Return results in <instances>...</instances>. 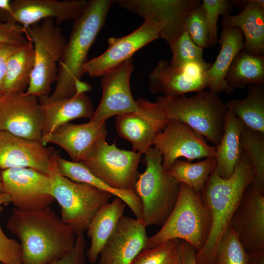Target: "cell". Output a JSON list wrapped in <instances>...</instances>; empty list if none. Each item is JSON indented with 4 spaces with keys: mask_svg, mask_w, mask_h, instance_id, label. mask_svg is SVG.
Returning a JSON list of instances; mask_svg holds the SVG:
<instances>
[{
    "mask_svg": "<svg viewBox=\"0 0 264 264\" xmlns=\"http://www.w3.org/2000/svg\"><path fill=\"white\" fill-rule=\"evenodd\" d=\"M56 152L41 141L30 140L0 131V169L29 168L47 175Z\"/></svg>",
    "mask_w": 264,
    "mask_h": 264,
    "instance_id": "obj_19",
    "label": "cell"
},
{
    "mask_svg": "<svg viewBox=\"0 0 264 264\" xmlns=\"http://www.w3.org/2000/svg\"><path fill=\"white\" fill-rule=\"evenodd\" d=\"M123 8L163 25L159 38L169 45L185 30L190 11L201 3L200 0H117Z\"/></svg>",
    "mask_w": 264,
    "mask_h": 264,
    "instance_id": "obj_12",
    "label": "cell"
},
{
    "mask_svg": "<svg viewBox=\"0 0 264 264\" xmlns=\"http://www.w3.org/2000/svg\"><path fill=\"white\" fill-rule=\"evenodd\" d=\"M155 103L168 122L188 125L210 143L219 145L224 132L228 110L218 94L202 90L192 97L160 96Z\"/></svg>",
    "mask_w": 264,
    "mask_h": 264,
    "instance_id": "obj_4",
    "label": "cell"
},
{
    "mask_svg": "<svg viewBox=\"0 0 264 264\" xmlns=\"http://www.w3.org/2000/svg\"><path fill=\"white\" fill-rule=\"evenodd\" d=\"M240 140L253 168L254 179L252 183L264 193V133L243 125Z\"/></svg>",
    "mask_w": 264,
    "mask_h": 264,
    "instance_id": "obj_33",
    "label": "cell"
},
{
    "mask_svg": "<svg viewBox=\"0 0 264 264\" xmlns=\"http://www.w3.org/2000/svg\"><path fill=\"white\" fill-rule=\"evenodd\" d=\"M253 2L257 4L264 7V0H252Z\"/></svg>",
    "mask_w": 264,
    "mask_h": 264,
    "instance_id": "obj_48",
    "label": "cell"
},
{
    "mask_svg": "<svg viewBox=\"0 0 264 264\" xmlns=\"http://www.w3.org/2000/svg\"><path fill=\"white\" fill-rule=\"evenodd\" d=\"M163 25L151 21L143 23L130 34L108 40V48L100 55L92 58L83 66L84 74L91 77L102 76L106 72L132 58L137 50L159 38Z\"/></svg>",
    "mask_w": 264,
    "mask_h": 264,
    "instance_id": "obj_14",
    "label": "cell"
},
{
    "mask_svg": "<svg viewBox=\"0 0 264 264\" xmlns=\"http://www.w3.org/2000/svg\"><path fill=\"white\" fill-rule=\"evenodd\" d=\"M134 69L131 58L102 76V98L90 120L106 121L113 116L141 111L130 88V77Z\"/></svg>",
    "mask_w": 264,
    "mask_h": 264,
    "instance_id": "obj_13",
    "label": "cell"
},
{
    "mask_svg": "<svg viewBox=\"0 0 264 264\" xmlns=\"http://www.w3.org/2000/svg\"><path fill=\"white\" fill-rule=\"evenodd\" d=\"M226 94L237 88L264 83V55H255L244 49L235 58L225 75Z\"/></svg>",
    "mask_w": 264,
    "mask_h": 264,
    "instance_id": "obj_30",
    "label": "cell"
},
{
    "mask_svg": "<svg viewBox=\"0 0 264 264\" xmlns=\"http://www.w3.org/2000/svg\"><path fill=\"white\" fill-rule=\"evenodd\" d=\"M56 162L59 173L64 176L76 182L88 184L121 198L130 208L136 218L141 219V202L134 190L114 189L92 174L81 162L66 160L58 153L56 156Z\"/></svg>",
    "mask_w": 264,
    "mask_h": 264,
    "instance_id": "obj_26",
    "label": "cell"
},
{
    "mask_svg": "<svg viewBox=\"0 0 264 264\" xmlns=\"http://www.w3.org/2000/svg\"><path fill=\"white\" fill-rule=\"evenodd\" d=\"M87 0H14L6 21L18 23L24 28L41 20L53 19L57 25L75 19L84 10Z\"/></svg>",
    "mask_w": 264,
    "mask_h": 264,
    "instance_id": "obj_20",
    "label": "cell"
},
{
    "mask_svg": "<svg viewBox=\"0 0 264 264\" xmlns=\"http://www.w3.org/2000/svg\"><path fill=\"white\" fill-rule=\"evenodd\" d=\"M136 101L141 111L117 115L115 125L119 136L142 154L152 147L155 136L169 122L156 103L144 98Z\"/></svg>",
    "mask_w": 264,
    "mask_h": 264,
    "instance_id": "obj_16",
    "label": "cell"
},
{
    "mask_svg": "<svg viewBox=\"0 0 264 264\" xmlns=\"http://www.w3.org/2000/svg\"><path fill=\"white\" fill-rule=\"evenodd\" d=\"M247 253L248 264H264V250Z\"/></svg>",
    "mask_w": 264,
    "mask_h": 264,
    "instance_id": "obj_44",
    "label": "cell"
},
{
    "mask_svg": "<svg viewBox=\"0 0 264 264\" xmlns=\"http://www.w3.org/2000/svg\"><path fill=\"white\" fill-rule=\"evenodd\" d=\"M254 179L249 158L243 150L231 177H220L214 169L200 192L209 210L212 224L209 236L196 254L198 264H214L219 242L230 224L232 217L248 186Z\"/></svg>",
    "mask_w": 264,
    "mask_h": 264,
    "instance_id": "obj_2",
    "label": "cell"
},
{
    "mask_svg": "<svg viewBox=\"0 0 264 264\" xmlns=\"http://www.w3.org/2000/svg\"><path fill=\"white\" fill-rule=\"evenodd\" d=\"M4 209L0 207V216ZM0 263L3 264H22L21 245L16 240L4 233L0 224Z\"/></svg>",
    "mask_w": 264,
    "mask_h": 264,
    "instance_id": "obj_39",
    "label": "cell"
},
{
    "mask_svg": "<svg viewBox=\"0 0 264 264\" xmlns=\"http://www.w3.org/2000/svg\"><path fill=\"white\" fill-rule=\"evenodd\" d=\"M10 203L9 196L4 192L0 193V207L2 205Z\"/></svg>",
    "mask_w": 264,
    "mask_h": 264,
    "instance_id": "obj_47",
    "label": "cell"
},
{
    "mask_svg": "<svg viewBox=\"0 0 264 264\" xmlns=\"http://www.w3.org/2000/svg\"><path fill=\"white\" fill-rule=\"evenodd\" d=\"M2 44H0V47Z\"/></svg>",
    "mask_w": 264,
    "mask_h": 264,
    "instance_id": "obj_51",
    "label": "cell"
},
{
    "mask_svg": "<svg viewBox=\"0 0 264 264\" xmlns=\"http://www.w3.org/2000/svg\"><path fill=\"white\" fill-rule=\"evenodd\" d=\"M212 224L209 210L196 193L180 183L176 204L160 229L149 237L147 248H154L166 241L178 239L191 244L198 251L205 243Z\"/></svg>",
    "mask_w": 264,
    "mask_h": 264,
    "instance_id": "obj_5",
    "label": "cell"
},
{
    "mask_svg": "<svg viewBox=\"0 0 264 264\" xmlns=\"http://www.w3.org/2000/svg\"><path fill=\"white\" fill-rule=\"evenodd\" d=\"M34 64V48L29 40L19 46L9 59L1 96L25 92L30 81Z\"/></svg>",
    "mask_w": 264,
    "mask_h": 264,
    "instance_id": "obj_29",
    "label": "cell"
},
{
    "mask_svg": "<svg viewBox=\"0 0 264 264\" xmlns=\"http://www.w3.org/2000/svg\"><path fill=\"white\" fill-rule=\"evenodd\" d=\"M218 41L220 46L219 53L206 73L207 87L218 94L226 90L225 75L235 58L244 46L243 34L236 27H223Z\"/></svg>",
    "mask_w": 264,
    "mask_h": 264,
    "instance_id": "obj_25",
    "label": "cell"
},
{
    "mask_svg": "<svg viewBox=\"0 0 264 264\" xmlns=\"http://www.w3.org/2000/svg\"><path fill=\"white\" fill-rule=\"evenodd\" d=\"M233 2L227 0H203L201 2L209 29V46L216 45L218 41L217 23L219 17L230 14Z\"/></svg>",
    "mask_w": 264,
    "mask_h": 264,
    "instance_id": "obj_38",
    "label": "cell"
},
{
    "mask_svg": "<svg viewBox=\"0 0 264 264\" xmlns=\"http://www.w3.org/2000/svg\"><path fill=\"white\" fill-rule=\"evenodd\" d=\"M141 154L100 140L81 162L95 176L118 190H133Z\"/></svg>",
    "mask_w": 264,
    "mask_h": 264,
    "instance_id": "obj_9",
    "label": "cell"
},
{
    "mask_svg": "<svg viewBox=\"0 0 264 264\" xmlns=\"http://www.w3.org/2000/svg\"><path fill=\"white\" fill-rule=\"evenodd\" d=\"M115 2L113 0H90L82 12L73 20L69 40L59 62L52 100L73 96L75 84L84 74L89 50L105 25L108 12Z\"/></svg>",
    "mask_w": 264,
    "mask_h": 264,
    "instance_id": "obj_3",
    "label": "cell"
},
{
    "mask_svg": "<svg viewBox=\"0 0 264 264\" xmlns=\"http://www.w3.org/2000/svg\"><path fill=\"white\" fill-rule=\"evenodd\" d=\"M262 85H250L246 96L226 104L228 110L248 128L264 133V88Z\"/></svg>",
    "mask_w": 264,
    "mask_h": 264,
    "instance_id": "obj_31",
    "label": "cell"
},
{
    "mask_svg": "<svg viewBox=\"0 0 264 264\" xmlns=\"http://www.w3.org/2000/svg\"><path fill=\"white\" fill-rule=\"evenodd\" d=\"M145 171L138 175L133 190L142 206L141 220L148 226L162 225L177 199L180 183L162 167V155L155 147L144 154Z\"/></svg>",
    "mask_w": 264,
    "mask_h": 264,
    "instance_id": "obj_6",
    "label": "cell"
},
{
    "mask_svg": "<svg viewBox=\"0 0 264 264\" xmlns=\"http://www.w3.org/2000/svg\"><path fill=\"white\" fill-rule=\"evenodd\" d=\"M0 264H2L1 263H0Z\"/></svg>",
    "mask_w": 264,
    "mask_h": 264,
    "instance_id": "obj_52",
    "label": "cell"
},
{
    "mask_svg": "<svg viewBox=\"0 0 264 264\" xmlns=\"http://www.w3.org/2000/svg\"><path fill=\"white\" fill-rule=\"evenodd\" d=\"M153 145L162 154L165 171L180 157L190 161L215 158L217 149L208 144L199 133L177 121L169 122L156 135Z\"/></svg>",
    "mask_w": 264,
    "mask_h": 264,
    "instance_id": "obj_11",
    "label": "cell"
},
{
    "mask_svg": "<svg viewBox=\"0 0 264 264\" xmlns=\"http://www.w3.org/2000/svg\"><path fill=\"white\" fill-rule=\"evenodd\" d=\"M181 264H198L195 248L189 243L179 240Z\"/></svg>",
    "mask_w": 264,
    "mask_h": 264,
    "instance_id": "obj_43",
    "label": "cell"
},
{
    "mask_svg": "<svg viewBox=\"0 0 264 264\" xmlns=\"http://www.w3.org/2000/svg\"><path fill=\"white\" fill-rule=\"evenodd\" d=\"M19 46L3 44L0 47V94L1 95L9 58Z\"/></svg>",
    "mask_w": 264,
    "mask_h": 264,
    "instance_id": "obj_42",
    "label": "cell"
},
{
    "mask_svg": "<svg viewBox=\"0 0 264 264\" xmlns=\"http://www.w3.org/2000/svg\"><path fill=\"white\" fill-rule=\"evenodd\" d=\"M215 167V158H206L198 162L177 159L165 172L179 183L199 193Z\"/></svg>",
    "mask_w": 264,
    "mask_h": 264,
    "instance_id": "obj_32",
    "label": "cell"
},
{
    "mask_svg": "<svg viewBox=\"0 0 264 264\" xmlns=\"http://www.w3.org/2000/svg\"><path fill=\"white\" fill-rule=\"evenodd\" d=\"M0 10L7 14L11 13V0H0Z\"/></svg>",
    "mask_w": 264,
    "mask_h": 264,
    "instance_id": "obj_46",
    "label": "cell"
},
{
    "mask_svg": "<svg viewBox=\"0 0 264 264\" xmlns=\"http://www.w3.org/2000/svg\"><path fill=\"white\" fill-rule=\"evenodd\" d=\"M25 30L34 52V68L25 93L38 98L48 96L51 85L56 81L58 64L66 39L53 19L44 20Z\"/></svg>",
    "mask_w": 264,
    "mask_h": 264,
    "instance_id": "obj_8",
    "label": "cell"
},
{
    "mask_svg": "<svg viewBox=\"0 0 264 264\" xmlns=\"http://www.w3.org/2000/svg\"><path fill=\"white\" fill-rule=\"evenodd\" d=\"M75 88L76 93H85L91 89V87L89 84L82 80H80L76 83Z\"/></svg>",
    "mask_w": 264,
    "mask_h": 264,
    "instance_id": "obj_45",
    "label": "cell"
},
{
    "mask_svg": "<svg viewBox=\"0 0 264 264\" xmlns=\"http://www.w3.org/2000/svg\"><path fill=\"white\" fill-rule=\"evenodd\" d=\"M169 46L172 53L170 63L174 67H180L189 63H207L203 59V48L197 45L185 30Z\"/></svg>",
    "mask_w": 264,
    "mask_h": 264,
    "instance_id": "obj_36",
    "label": "cell"
},
{
    "mask_svg": "<svg viewBox=\"0 0 264 264\" xmlns=\"http://www.w3.org/2000/svg\"><path fill=\"white\" fill-rule=\"evenodd\" d=\"M107 134L106 121L90 120L79 124L66 123L43 136L41 141L44 145L49 143L57 145L66 151L72 161L82 162Z\"/></svg>",
    "mask_w": 264,
    "mask_h": 264,
    "instance_id": "obj_21",
    "label": "cell"
},
{
    "mask_svg": "<svg viewBox=\"0 0 264 264\" xmlns=\"http://www.w3.org/2000/svg\"><path fill=\"white\" fill-rule=\"evenodd\" d=\"M2 98V96L0 94V100Z\"/></svg>",
    "mask_w": 264,
    "mask_h": 264,
    "instance_id": "obj_50",
    "label": "cell"
},
{
    "mask_svg": "<svg viewBox=\"0 0 264 264\" xmlns=\"http://www.w3.org/2000/svg\"><path fill=\"white\" fill-rule=\"evenodd\" d=\"M57 153L56 151L47 173L51 181V194L60 206L61 220L72 227L77 235L87 230L96 213L112 195L62 176L56 165Z\"/></svg>",
    "mask_w": 264,
    "mask_h": 264,
    "instance_id": "obj_7",
    "label": "cell"
},
{
    "mask_svg": "<svg viewBox=\"0 0 264 264\" xmlns=\"http://www.w3.org/2000/svg\"><path fill=\"white\" fill-rule=\"evenodd\" d=\"M141 219L123 216L99 255L98 264H131L149 237Z\"/></svg>",
    "mask_w": 264,
    "mask_h": 264,
    "instance_id": "obj_18",
    "label": "cell"
},
{
    "mask_svg": "<svg viewBox=\"0 0 264 264\" xmlns=\"http://www.w3.org/2000/svg\"><path fill=\"white\" fill-rule=\"evenodd\" d=\"M6 227L20 241L22 264H46L62 257L73 247L76 237L50 207L33 211L14 208Z\"/></svg>",
    "mask_w": 264,
    "mask_h": 264,
    "instance_id": "obj_1",
    "label": "cell"
},
{
    "mask_svg": "<svg viewBox=\"0 0 264 264\" xmlns=\"http://www.w3.org/2000/svg\"><path fill=\"white\" fill-rule=\"evenodd\" d=\"M43 124V112L38 97L25 92L2 96L0 131L41 141Z\"/></svg>",
    "mask_w": 264,
    "mask_h": 264,
    "instance_id": "obj_15",
    "label": "cell"
},
{
    "mask_svg": "<svg viewBox=\"0 0 264 264\" xmlns=\"http://www.w3.org/2000/svg\"><path fill=\"white\" fill-rule=\"evenodd\" d=\"M246 1L239 14L222 17L221 26L239 28L244 37V49L253 55H264V7L252 0Z\"/></svg>",
    "mask_w": 264,
    "mask_h": 264,
    "instance_id": "obj_24",
    "label": "cell"
},
{
    "mask_svg": "<svg viewBox=\"0 0 264 264\" xmlns=\"http://www.w3.org/2000/svg\"><path fill=\"white\" fill-rule=\"evenodd\" d=\"M126 205L121 198L115 197L102 206L93 218L87 230L90 245L86 254L90 263H95L98 259L102 249L124 216Z\"/></svg>",
    "mask_w": 264,
    "mask_h": 264,
    "instance_id": "obj_27",
    "label": "cell"
},
{
    "mask_svg": "<svg viewBox=\"0 0 264 264\" xmlns=\"http://www.w3.org/2000/svg\"><path fill=\"white\" fill-rule=\"evenodd\" d=\"M28 41L21 24L10 21L0 22V44L20 46Z\"/></svg>",
    "mask_w": 264,
    "mask_h": 264,
    "instance_id": "obj_40",
    "label": "cell"
},
{
    "mask_svg": "<svg viewBox=\"0 0 264 264\" xmlns=\"http://www.w3.org/2000/svg\"><path fill=\"white\" fill-rule=\"evenodd\" d=\"M3 192L7 194L15 208L22 211L44 209L55 201L51 194L48 175L29 168L2 170Z\"/></svg>",
    "mask_w": 264,
    "mask_h": 264,
    "instance_id": "obj_10",
    "label": "cell"
},
{
    "mask_svg": "<svg viewBox=\"0 0 264 264\" xmlns=\"http://www.w3.org/2000/svg\"><path fill=\"white\" fill-rule=\"evenodd\" d=\"M3 192V187L1 179V172L0 171V193H2Z\"/></svg>",
    "mask_w": 264,
    "mask_h": 264,
    "instance_id": "obj_49",
    "label": "cell"
},
{
    "mask_svg": "<svg viewBox=\"0 0 264 264\" xmlns=\"http://www.w3.org/2000/svg\"><path fill=\"white\" fill-rule=\"evenodd\" d=\"M84 232L76 235L73 247L62 257L46 264H85L86 253Z\"/></svg>",
    "mask_w": 264,
    "mask_h": 264,
    "instance_id": "obj_41",
    "label": "cell"
},
{
    "mask_svg": "<svg viewBox=\"0 0 264 264\" xmlns=\"http://www.w3.org/2000/svg\"><path fill=\"white\" fill-rule=\"evenodd\" d=\"M230 225L247 253L264 250V193L252 183L245 189Z\"/></svg>",
    "mask_w": 264,
    "mask_h": 264,
    "instance_id": "obj_17",
    "label": "cell"
},
{
    "mask_svg": "<svg viewBox=\"0 0 264 264\" xmlns=\"http://www.w3.org/2000/svg\"><path fill=\"white\" fill-rule=\"evenodd\" d=\"M185 30L198 46L203 49L209 46V29L205 12L201 4L189 13L185 22Z\"/></svg>",
    "mask_w": 264,
    "mask_h": 264,
    "instance_id": "obj_37",
    "label": "cell"
},
{
    "mask_svg": "<svg viewBox=\"0 0 264 264\" xmlns=\"http://www.w3.org/2000/svg\"><path fill=\"white\" fill-rule=\"evenodd\" d=\"M131 264H181L179 240H170L146 248Z\"/></svg>",
    "mask_w": 264,
    "mask_h": 264,
    "instance_id": "obj_34",
    "label": "cell"
},
{
    "mask_svg": "<svg viewBox=\"0 0 264 264\" xmlns=\"http://www.w3.org/2000/svg\"><path fill=\"white\" fill-rule=\"evenodd\" d=\"M38 99L44 115L42 137L72 120L79 118L90 119L94 112L92 104L85 93H76L62 99L52 100L49 96Z\"/></svg>",
    "mask_w": 264,
    "mask_h": 264,
    "instance_id": "obj_23",
    "label": "cell"
},
{
    "mask_svg": "<svg viewBox=\"0 0 264 264\" xmlns=\"http://www.w3.org/2000/svg\"><path fill=\"white\" fill-rule=\"evenodd\" d=\"M214 264H248V254L230 225L219 242Z\"/></svg>",
    "mask_w": 264,
    "mask_h": 264,
    "instance_id": "obj_35",
    "label": "cell"
},
{
    "mask_svg": "<svg viewBox=\"0 0 264 264\" xmlns=\"http://www.w3.org/2000/svg\"><path fill=\"white\" fill-rule=\"evenodd\" d=\"M149 89L153 94L175 97L198 92L207 87L206 79L196 76L187 64L174 67L165 60H159L148 77Z\"/></svg>",
    "mask_w": 264,
    "mask_h": 264,
    "instance_id": "obj_22",
    "label": "cell"
},
{
    "mask_svg": "<svg viewBox=\"0 0 264 264\" xmlns=\"http://www.w3.org/2000/svg\"><path fill=\"white\" fill-rule=\"evenodd\" d=\"M243 123L228 110L224 132L218 146L215 157V170L218 175L224 179L232 176L242 152L241 134Z\"/></svg>",
    "mask_w": 264,
    "mask_h": 264,
    "instance_id": "obj_28",
    "label": "cell"
}]
</instances>
